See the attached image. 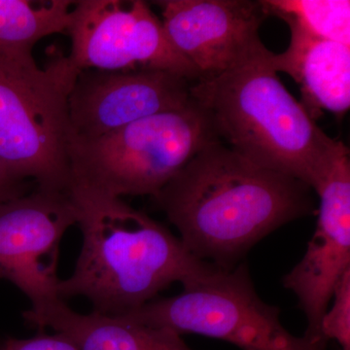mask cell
<instances>
[{"mask_svg":"<svg viewBox=\"0 0 350 350\" xmlns=\"http://www.w3.org/2000/svg\"><path fill=\"white\" fill-rule=\"evenodd\" d=\"M312 188L215 140L154 197L194 256L222 269L278 228L314 213Z\"/></svg>","mask_w":350,"mask_h":350,"instance_id":"6da1fadb","label":"cell"},{"mask_svg":"<svg viewBox=\"0 0 350 350\" xmlns=\"http://www.w3.org/2000/svg\"><path fill=\"white\" fill-rule=\"evenodd\" d=\"M82 247L75 271L59 280L62 300L83 297L93 312L123 317L175 282L187 287L219 268L194 256L162 223L122 198L73 184Z\"/></svg>","mask_w":350,"mask_h":350,"instance_id":"7a4b0ae2","label":"cell"},{"mask_svg":"<svg viewBox=\"0 0 350 350\" xmlns=\"http://www.w3.org/2000/svg\"><path fill=\"white\" fill-rule=\"evenodd\" d=\"M271 55L198 80L190 94L230 149L313 190L342 142L327 135L288 92L269 64Z\"/></svg>","mask_w":350,"mask_h":350,"instance_id":"3957f363","label":"cell"},{"mask_svg":"<svg viewBox=\"0 0 350 350\" xmlns=\"http://www.w3.org/2000/svg\"><path fill=\"white\" fill-rule=\"evenodd\" d=\"M79 71L62 54L44 68L0 57V162L41 190H70L68 98Z\"/></svg>","mask_w":350,"mask_h":350,"instance_id":"277c9868","label":"cell"},{"mask_svg":"<svg viewBox=\"0 0 350 350\" xmlns=\"http://www.w3.org/2000/svg\"><path fill=\"white\" fill-rule=\"evenodd\" d=\"M218 139L208 113L192 98L184 107L138 120L98 139L70 142L71 185L119 198L156 197Z\"/></svg>","mask_w":350,"mask_h":350,"instance_id":"5b68a950","label":"cell"},{"mask_svg":"<svg viewBox=\"0 0 350 350\" xmlns=\"http://www.w3.org/2000/svg\"><path fill=\"white\" fill-rule=\"evenodd\" d=\"M145 325L178 335L195 334L224 340L241 350H326L327 345L292 335L280 321V310L258 295L250 269H232L184 287L180 294L158 297L123 315Z\"/></svg>","mask_w":350,"mask_h":350,"instance_id":"8992f818","label":"cell"},{"mask_svg":"<svg viewBox=\"0 0 350 350\" xmlns=\"http://www.w3.org/2000/svg\"><path fill=\"white\" fill-rule=\"evenodd\" d=\"M69 59L79 70H158L200 79L170 42L162 20L142 0H78L68 27Z\"/></svg>","mask_w":350,"mask_h":350,"instance_id":"52a82bcc","label":"cell"},{"mask_svg":"<svg viewBox=\"0 0 350 350\" xmlns=\"http://www.w3.org/2000/svg\"><path fill=\"white\" fill-rule=\"evenodd\" d=\"M76 221L75 204L66 193L36 187L0 202V280L15 285L31 308L59 300V244Z\"/></svg>","mask_w":350,"mask_h":350,"instance_id":"ba28073f","label":"cell"},{"mask_svg":"<svg viewBox=\"0 0 350 350\" xmlns=\"http://www.w3.org/2000/svg\"><path fill=\"white\" fill-rule=\"evenodd\" d=\"M165 33L200 75L211 79L268 56L259 36L269 14L252 0H163Z\"/></svg>","mask_w":350,"mask_h":350,"instance_id":"9c48e42d","label":"cell"},{"mask_svg":"<svg viewBox=\"0 0 350 350\" xmlns=\"http://www.w3.org/2000/svg\"><path fill=\"white\" fill-rule=\"evenodd\" d=\"M313 190L320 200L317 228L305 255L284 275L282 283L296 295L305 313L308 326L304 336L327 345L320 334V322L338 282L350 269V161L347 145H340Z\"/></svg>","mask_w":350,"mask_h":350,"instance_id":"30bf717a","label":"cell"},{"mask_svg":"<svg viewBox=\"0 0 350 350\" xmlns=\"http://www.w3.org/2000/svg\"><path fill=\"white\" fill-rule=\"evenodd\" d=\"M192 82L158 70H80L68 98L69 144L90 142L187 105Z\"/></svg>","mask_w":350,"mask_h":350,"instance_id":"8fae6325","label":"cell"},{"mask_svg":"<svg viewBox=\"0 0 350 350\" xmlns=\"http://www.w3.org/2000/svg\"><path fill=\"white\" fill-rule=\"evenodd\" d=\"M290 44L271 55L275 72L291 76L300 86L301 105L317 120L323 110L340 116L350 107V46L314 38L292 24Z\"/></svg>","mask_w":350,"mask_h":350,"instance_id":"7c38bea8","label":"cell"},{"mask_svg":"<svg viewBox=\"0 0 350 350\" xmlns=\"http://www.w3.org/2000/svg\"><path fill=\"white\" fill-rule=\"evenodd\" d=\"M23 317L39 330L63 334L79 350H193L170 329L145 325L125 317L96 312L83 314L61 299L31 308Z\"/></svg>","mask_w":350,"mask_h":350,"instance_id":"4fadbf2b","label":"cell"},{"mask_svg":"<svg viewBox=\"0 0 350 350\" xmlns=\"http://www.w3.org/2000/svg\"><path fill=\"white\" fill-rule=\"evenodd\" d=\"M71 0H0V57L34 59L41 39L68 31Z\"/></svg>","mask_w":350,"mask_h":350,"instance_id":"5bb4252c","label":"cell"},{"mask_svg":"<svg viewBox=\"0 0 350 350\" xmlns=\"http://www.w3.org/2000/svg\"><path fill=\"white\" fill-rule=\"evenodd\" d=\"M269 15L314 38L350 46L349 0H262Z\"/></svg>","mask_w":350,"mask_h":350,"instance_id":"9a60e30c","label":"cell"},{"mask_svg":"<svg viewBox=\"0 0 350 350\" xmlns=\"http://www.w3.org/2000/svg\"><path fill=\"white\" fill-rule=\"evenodd\" d=\"M321 322L320 334L328 344L336 340L342 350H350V269L338 282Z\"/></svg>","mask_w":350,"mask_h":350,"instance_id":"2e32d148","label":"cell"},{"mask_svg":"<svg viewBox=\"0 0 350 350\" xmlns=\"http://www.w3.org/2000/svg\"><path fill=\"white\" fill-rule=\"evenodd\" d=\"M0 350H79L63 334L39 333L29 338H7L0 340Z\"/></svg>","mask_w":350,"mask_h":350,"instance_id":"e0dca14e","label":"cell"},{"mask_svg":"<svg viewBox=\"0 0 350 350\" xmlns=\"http://www.w3.org/2000/svg\"><path fill=\"white\" fill-rule=\"evenodd\" d=\"M29 190V181L16 178L0 162V202L27 194Z\"/></svg>","mask_w":350,"mask_h":350,"instance_id":"ac0fdd59","label":"cell"}]
</instances>
